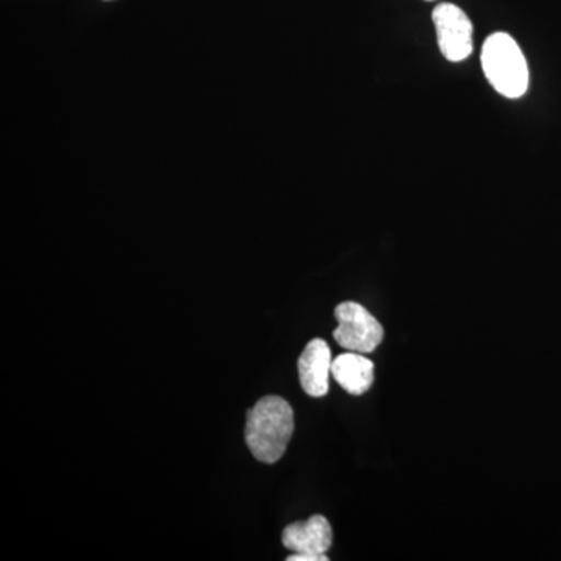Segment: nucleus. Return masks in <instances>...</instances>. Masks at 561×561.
I'll return each mask as SVG.
<instances>
[{
  "instance_id": "1",
  "label": "nucleus",
  "mask_w": 561,
  "mask_h": 561,
  "mask_svg": "<svg viewBox=\"0 0 561 561\" xmlns=\"http://www.w3.org/2000/svg\"><path fill=\"white\" fill-rule=\"evenodd\" d=\"M294 430V409L275 394L262 398L247 413V445L262 463H276L284 456Z\"/></svg>"
},
{
  "instance_id": "2",
  "label": "nucleus",
  "mask_w": 561,
  "mask_h": 561,
  "mask_svg": "<svg viewBox=\"0 0 561 561\" xmlns=\"http://www.w3.org/2000/svg\"><path fill=\"white\" fill-rule=\"evenodd\" d=\"M483 73L494 91L507 99L523 98L529 88V68L516 41L508 33L490 35L482 46Z\"/></svg>"
},
{
  "instance_id": "3",
  "label": "nucleus",
  "mask_w": 561,
  "mask_h": 561,
  "mask_svg": "<svg viewBox=\"0 0 561 561\" xmlns=\"http://www.w3.org/2000/svg\"><path fill=\"white\" fill-rule=\"evenodd\" d=\"M339 321L334 339L342 348L370 354L383 341V328L359 302L345 301L335 308Z\"/></svg>"
},
{
  "instance_id": "4",
  "label": "nucleus",
  "mask_w": 561,
  "mask_h": 561,
  "mask_svg": "<svg viewBox=\"0 0 561 561\" xmlns=\"http://www.w3.org/2000/svg\"><path fill=\"white\" fill-rule=\"evenodd\" d=\"M443 57L451 62L467 60L472 54V22L460 7L438 3L432 11Z\"/></svg>"
},
{
  "instance_id": "5",
  "label": "nucleus",
  "mask_w": 561,
  "mask_h": 561,
  "mask_svg": "<svg viewBox=\"0 0 561 561\" xmlns=\"http://www.w3.org/2000/svg\"><path fill=\"white\" fill-rule=\"evenodd\" d=\"M332 354L323 339H313L306 345L298 360V373L302 390L309 397H324L330 390Z\"/></svg>"
},
{
  "instance_id": "6",
  "label": "nucleus",
  "mask_w": 561,
  "mask_h": 561,
  "mask_svg": "<svg viewBox=\"0 0 561 561\" xmlns=\"http://www.w3.org/2000/svg\"><path fill=\"white\" fill-rule=\"evenodd\" d=\"M283 545L291 553L327 556L332 546L331 524L321 515H313L308 522L290 524L283 531Z\"/></svg>"
},
{
  "instance_id": "7",
  "label": "nucleus",
  "mask_w": 561,
  "mask_h": 561,
  "mask_svg": "<svg viewBox=\"0 0 561 561\" xmlns=\"http://www.w3.org/2000/svg\"><path fill=\"white\" fill-rule=\"evenodd\" d=\"M332 376L335 382L342 387L346 393L359 394L367 393L375 381V364L362 353H343L332 360Z\"/></svg>"
},
{
  "instance_id": "8",
  "label": "nucleus",
  "mask_w": 561,
  "mask_h": 561,
  "mask_svg": "<svg viewBox=\"0 0 561 561\" xmlns=\"http://www.w3.org/2000/svg\"><path fill=\"white\" fill-rule=\"evenodd\" d=\"M328 556H311V553H291L287 557V561H328Z\"/></svg>"
},
{
  "instance_id": "9",
  "label": "nucleus",
  "mask_w": 561,
  "mask_h": 561,
  "mask_svg": "<svg viewBox=\"0 0 561 561\" xmlns=\"http://www.w3.org/2000/svg\"><path fill=\"white\" fill-rule=\"evenodd\" d=\"M426 2H432V0H426Z\"/></svg>"
}]
</instances>
